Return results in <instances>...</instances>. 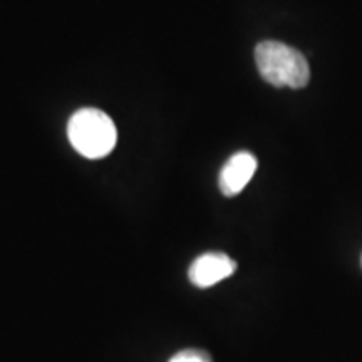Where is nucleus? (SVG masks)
Here are the masks:
<instances>
[{"label": "nucleus", "mask_w": 362, "mask_h": 362, "mask_svg": "<svg viewBox=\"0 0 362 362\" xmlns=\"http://www.w3.org/2000/svg\"><path fill=\"white\" fill-rule=\"evenodd\" d=\"M361 264H362V257H361Z\"/></svg>", "instance_id": "nucleus-6"}, {"label": "nucleus", "mask_w": 362, "mask_h": 362, "mask_svg": "<svg viewBox=\"0 0 362 362\" xmlns=\"http://www.w3.org/2000/svg\"><path fill=\"white\" fill-rule=\"evenodd\" d=\"M168 362H211V357L202 349H183L176 352Z\"/></svg>", "instance_id": "nucleus-5"}, {"label": "nucleus", "mask_w": 362, "mask_h": 362, "mask_svg": "<svg viewBox=\"0 0 362 362\" xmlns=\"http://www.w3.org/2000/svg\"><path fill=\"white\" fill-rule=\"evenodd\" d=\"M67 138L72 148L89 160H101L115 149L117 131L106 112L94 107H84L71 116Z\"/></svg>", "instance_id": "nucleus-2"}, {"label": "nucleus", "mask_w": 362, "mask_h": 362, "mask_svg": "<svg viewBox=\"0 0 362 362\" xmlns=\"http://www.w3.org/2000/svg\"><path fill=\"white\" fill-rule=\"evenodd\" d=\"M257 166V158L248 151H240L230 158L225 163V166L220 171L218 178V187L220 192L225 197H237L238 193L243 192V188L247 187L248 181L255 175Z\"/></svg>", "instance_id": "nucleus-4"}, {"label": "nucleus", "mask_w": 362, "mask_h": 362, "mask_svg": "<svg viewBox=\"0 0 362 362\" xmlns=\"http://www.w3.org/2000/svg\"><path fill=\"white\" fill-rule=\"evenodd\" d=\"M237 270V262L230 259L226 253L208 252L193 260L188 269V279L194 287H214L221 280L228 279Z\"/></svg>", "instance_id": "nucleus-3"}, {"label": "nucleus", "mask_w": 362, "mask_h": 362, "mask_svg": "<svg viewBox=\"0 0 362 362\" xmlns=\"http://www.w3.org/2000/svg\"><path fill=\"white\" fill-rule=\"evenodd\" d=\"M255 61L260 76L275 88L300 89L309 84L310 69L304 54L277 40L257 45Z\"/></svg>", "instance_id": "nucleus-1"}]
</instances>
